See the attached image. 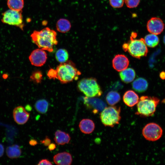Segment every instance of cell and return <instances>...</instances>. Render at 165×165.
<instances>
[{
    "mask_svg": "<svg viewBox=\"0 0 165 165\" xmlns=\"http://www.w3.org/2000/svg\"><path fill=\"white\" fill-rule=\"evenodd\" d=\"M56 32L48 27L40 31H34L31 35L32 42L39 48L49 52L53 51V47L58 43Z\"/></svg>",
    "mask_w": 165,
    "mask_h": 165,
    "instance_id": "1",
    "label": "cell"
},
{
    "mask_svg": "<svg viewBox=\"0 0 165 165\" xmlns=\"http://www.w3.org/2000/svg\"><path fill=\"white\" fill-rule=\"evenodd\" d=\"M58 79L62 83H67L77 80L81 74L75 64L71 61L61 63L56 69Z\"/></svg>",
    "mask_w": 165,
    "mask_h": 165,
    "instance_id": "2",
    "label": "cell"
},
{
    "mask_svg": "<svg viewBox=\"0 0 165 165\" xmlns=\"http://www.w3.org/2000/svg\"><path fill=\"white\" fill-rule=\"evenodd\" d=\"M135 33H132L130 40L128 43H124L123 46L125 51H127L133 57L140 59L141 57L146 56L148 49L144 38H134Z\"/></svg>",
    "mask_w": 165,
    "mask_h": 165,
    "instance_id": "3",
    "label": "cell"
},
{
    "mask_svg": "<svg viewBox=\"0 0 165 165\" xmlns=\"http://www.w3.org/2000/svg\"><path fill=\"white\" fill-rule=\"evenodd\" d=\"M160 100L155 97L142 96L137 103V112L136 114L145 117L153 115Z\"/></svg>",
    "mask_w": 165,
    "mask_h": 165,
    "instance_id": "4",
    "label": "cell"
},
{
    "mask_svg": "<svg viewBox=\"0 0 165 165\" xmlns=\"http://www.w3.org/2000/svg\"><path fill=\"white\" fill-rule=\"evenodd\" d=\"M77 86L79 90L87 97H99L102 93L96 79L93 78L82 79L78 82Z\"/></svg>",
    "mask_w": 165,
    "mask_h": 165,
    "instance_id": "5",
    "label": "cell"
},
{
    "mask_svg": "<svg viewBox=\"0 0 165 165\" xmlns=\"http://www.w3.org/2000/svg\"><path fill=\"white\" fill-rule=\"evenodd\" d=\"M120 112V107H105L100 114V118L105 126L112 127L119 123L121 118Z\"/></svg>",
    "mask_w": 165,
    "mask_h": 165,
    "instance_id": "6",
    "label": "cell"
},
{
    "mask_svg": "<svg viewBox=\"0 0 165 165\" xmlns=\"http://www.w3.org/2000/svg\"><path fill=\"white\" fill-rule=\"evenodd\" d=\"M1 21L3 23L16 26L23 30L24 23L22 11L9 9L2 14Z\"/></svg>",
    "mask_w": 165,
    "mask_h": 165,
    "instance_id": "7",
    "label": "cell"
},
{
    "mask_svg": "<svg viewBox=\"0 0 165 165\" xmlns=\"http://www.w3.org/2000/svg\"><path fill=\"white\" fill-rule=\"evenodd\" d=\"M142 134L147 140L155 141L161 137L163 134V130L161 127L157 124L150 123L144 127Z\"/></svg>",
    "mask_w": 165,
    "mask_h": 165,
    "instance_id": "8",
    "label": "cell"
},
{
    "mask_svg": "<svg viewBox=\"0 0 165 165\" xmlns=\"http://www.w3.org/2000/svg\"><path fill=\"white\" fill-rule=\"evenodd\" d=\"M47 57V54L45 50L39 48L33 50L30 54L29 59L32 65L40 67L45 64Z\"/></svg>",
    "mask_w": 165,
    "mask_h": 165,
    "instance_id": "9",
    "label": "cell"
},
{
    "mask_svg": "<svg viewBox=\"0 0 165 165\" xmlns=\"http://www.w3.org/2000/svg\"><path fill=\"white\" fill-rule=\"evenodd\" d=\"M147 28L150 33L158 35L161 34L164 28V24L160 18L153 17L147 22Z\"/></svg>",
    "mask_w": 165,
    "mask_h": 165,
    "instance_id": "10",
    "label": "cell"
},
{
    "mask_svg": "<svg viewBox=\"0 0 165 165\" xmlns=\"http://www.w3.org/2000/svg\"><path fill=\"white\" fill-rule=\"evenodd\" d=\"M83 100L86 106L89 108L93 109L94 113L103 110L106 106L103 101L97 98L86 97L83 98Z\"/></svg>",
    "mask_w": 165,
    "mask_h": 165,
    "instance_id": "11",
    "label": "cell"
},
{
    "mask_svg": "<svg viewBox=\"0 0 165 165\" xmlns=\"http://www.w3.org/2000/svg\"><path fill=\"white\" fill-rule=\"evenodd\" d=\"M13 117L14 121L19 124H23L28 120L30 116L24 108L19 106L15 108L13 112Z\"/></svg>",
    "mask_w": 165,
    "mask_h": 165,
    "instance_id": "12",
    "label": "cell"
},
{
    "mask_svg": "<svg viewBox=\"0 0 165 165\" xmlns=\"http://www.w3.org/2000/svg\"><path fill=\"white\" fill-rule=\"evenodd\" d=\"M112 66L115 69L120 72L127 68L129 61L128 58L123 54H117L115 56L112 61Z\"/></svg>",
    "mask_w": 165,
    "mask_h": 165,
    "instance_id": "13",
    "label": "cell"
},
{
    "mask_svg": "<svg viewBox=\"0 0 165 165\" xmlns=\"http://www.w3.org/2000/svg\"><path fill=\"white\" fill-rule=\"evenodd\" d=\"M72 160L71 155L67 152L57 153L53 157V161L57 165H70Z\"/></svg>",
    "mask_w": 165,
    "mask_h": 165,
    "instance_id": "14",
    "label": "cell"
},
{
    "mask_svg": "<svg viewBox=\"0 0 165 165\" xmlns=\"http://www.w3.org/2000/svg\"><path fill=\"white\" fill-rule=\"evenodd\" d=\"M123 99L127 105L132 107L137 104L139 99L138 95L134 91L129 90L124 93Z\"/></svg>",
    "mask_w": 165,
    "mask_h": 165,
    "instance_id": "15",
    "label": "cell"
},
{
    "mask_svg": "<svg viewBox=\"0 0 165 165\" xmlns=\"http://www.w3.org/2000/svg\"><path fill=\"white\" fill-rule=\"evenodd\" d=\"M79 127L81 131L85 134L91 133L95 128L94 123L89 119H83L80 122Z\"/></svg>",
    "mask_w": 165,
    "mask_h": 165,
    "instance_id": "16",
    "label": "cell"
},
{
    "mask_svg": "<svg viewBox=\"0 0 165 165\" xmlns=\"http://www.w3.org/2000/svg\"><path fill=\"white\" fill-rule=\"evenodd\" d=\"M119 75L121 80L126 83L133 81L135 77L134 70L131 68H127L120 71Z\"/></svg>",
    "mask_w": 165,
    "mask_h": 165,
    "instance_id": "17",
    "label": "cell"
},
{
    "mask_svg": "<svg viewBox=\"0 0 165 165\" xmlns=\"http://www.w3.org/2000/svg\"><path fill=\"white\" fill-rule=\"evenodd\" d=\"M147 80L142 78H138L134 80L132 83L133 88L136 91L141 93L145 91L148 87Z\"/></svg>",
    "mask_w": 165,
    "mask_h": 165,
    "instance_id": "18",
    "label": "cell"
},
{
    "mask_svg": "<svg viewBox=\"0 0 165 165\" xmlns=\"http://www.w3.org/2000/svg\"><path fill=\"white\" fill-rule=\"evenodd\" d=\"M54 141L58 145H64L68 144L71 139V137L68 134L60 130L56 131Z\"/></svg>",
    "mask_w": 165,
    "mask_h": 165,
    "instance_id": "19",
    "label": "cell"
},
{
    "mask_svg": "<svg viewBox=\"0 0 165 165\" xmlns=\"http://www.w3.org/2000/svg\"><path fill=\"white\" fill-rule=\"evenodd\" d=\"M6 152L8 157L11 159H15L20 157L21 153V150L18 145H14L7 147Z\"/></svg>",
    "mask_w": 165,
    "mask_h": 165,
    "instance_id": "20",
    "label": "cell"
},
{
    "mask_svg": "<svg viewBox=\"0 0 165 165\" xmlns=\"http://www.w3.org/2000/svg\"><path fill=\"white\" fill-rule=\"evenodd\" d=\"M71 24L69 21L65 19H60L57 21L56 28L60 32L65 33L71 29Z\"/></svg>",
    "mask_w": 165,
    "mask_h": 165,
    "instance_id": "21",
    "label": "cell"
},
{
    "mask_svg": "<svg viewBox=\"0 0 165 165\" xmlns=\"http://www.w3.org/2000/svg\"><path fill=\"white\" fill-rule=\"evenodd\" d=\"M144 39L146 46L151 48L156 47L159 42V39L157 35L152 33L145 36Z\"/></svg>",
    "mask_w": 165,
    "mask_h": 165,
    "instance_id": "22",
    "label": "cell"
},
{
    "mask_svg": "<svg viewBox=\"0 0 165 165\" xmlns=\"http://www.w3.org/2000/svg\"><path fill=\"white\" fill-rule=\"evenodd\" d=\"M120 96L119 94L115 91H111L107 94L106 99L108 104L111 105H113L120 100Z\"/></svg>",
    "mask_w": 165,
    "mask_h": 165,
    "instance_id": "23",
    "label": "cell"
},
{
    "mask_svg": "<svg viewBox=\"0 0 165 165\" xmlns=\"http://www.w3.org/2000/svg\"><path fill=\"white\" fill-rule=\"evenodd\" d=\"M49 103L45 99H41L38 100L35 103V108L38 112L44 114L46 113L48 109Z\"/></svg>",
    "mask_w": 165,
    "mask_h": 165,
    "instance_id": "24",
    "label": "cell"
},
{
    "mask_svg": "<svg viewBox=\"0 0 165 165\" xmlns=\"http://www.w3.org/2000/svg\"><path fill=\"white\" fill-rule=\"evenodd\" d=\"M7 4L10 9L22 11L24 6V0H8Z\"/></svg>",
    "mask_w": 165,
    "mask_h": 165,
    "instance_id": "25",
    "label": "cell"
},
{
    "mask_svg": "<svg viewBox=\"0 0 165 165\" xmlns=\"http://www.w3.org/2000/svg\"><path fill=\"white\" fill-rule=\"evenodd\" d=\"M68 57L69 55L68 51L63 49L58 50L55 54V57L57 60L61 63L67 61Z\"/></svg>",
    "mask_w": 165,
    "mask_h": 165,
    "instance_id": "26",
    "label": "cell"
},
{
    "mask_svg": "<svg viewBox=\"0 0 165 165\" xmlns=\"http://www.w3.org/2000/svg\"><path fill=\"white\" fill-rule=\"evenodd\" d=\"M30 79L35 83H38L41 82L42 79V74L39 70L34 71L30 77Z\"/></svg>",
    "mask_w": 165,
    "mask_h": 165,
    "instance_id": "27",
    "label": "cell"
},
{
    "mask_svg": "<svg viewBox=\"0 0 165 165\" xmlns=\"http://www.w3.org/2000/svg\"><path fill=\"white\" fill-rule=\"evenodd\" d=\"M140 0H124L125 3L129 8H132L137 7Z\"/></svg>",
    "mask_w": 165,
    "mask_h": 165,
    "instance_id": "28",
    "label": "cell"
},
{
    "mask_svg": "<svg viewBox=\"0 0 165 165\" xmlns=\"http://www.w3.org/2000/svg\"><path fill=\"white\" fill-rule=\"evenodd\" d=\"M111 6L114 8H120L124 4V0H109Z\"/></svg>",
    "mask_w": 165,
    "mask_h": 165,
    "instance_id": "29",
    "label": "cell"
},
{
    "mask_svg": "<svg viewBox=\"0 0 165 165\" xmlns=\"http://www.w3.org/2000/svg\"><path fill=\"white\" fill-rule=\"evenodd\" d=\"M47 75L50 79H57V73L56 69H50L48 71Z\"/></svg>",
    "mask_w": 165,
    "mask_h": 165,
    "instance_id": "30",
    "label": "cell"
},
{
    "mask_svg": "<svg viewBox=\"0 0 165 165\" xmlns=\"http://www.w3.org/2000/svg\"><path fill=\"white\" fill-rule=\"evenodd\" d=\"M41 143L45 146H48L51 143V140L47 137L41 141Z\"/></svg>",
    "mask_w": 165,
    "mask_h": 165,
    "instance_id": "31",
    "label": "cell"
},
{
    "mask_svg": "<svg viewBox=\"0 0 165 165\" xmlns=\"http://www.w3.org/2000/svg\"><path fill=\"white\" fill-rule=\"evenodd\" d=\"M38 165H52V163L47 159H43L40 160Z\"/></svg>",
    "mask_w": 165,
    "mask_h": 165,
    "instance_id": "32",
    "label": "cell"
},
{
    "mask_svg": "<svg viewBox=\"0 0 165 165\" xmlns=\"http://www.w3.org/2000/svg\"><path fill=\"white\" fill-rule=\"evenodd\" d=\"M48 148L50 151L54 150L56 148V145L54 143H50L48 146Z\"/></svg>",
    "mask_w": 165,
    "mask_h": 165,
    "instance_id": "33",
    "label": "cell"
},
{
    "mask_svg": "<svg viewBox=\"0 0 165 165\" xmlns=\"http://www.w3.org/2000/svg\"><path fill=\"white\" fill-rule=\"evenodd\" d=\"M29 144L31 146H35L38 144V142L35 139H31L29 141Z\"/></svg>",
    "mask_w": 165,
    "mask_h": 165,
    "instance_id": "34",
    "label": "cell"
},
{
    "mask_svg": "<svg viewBox=\"0 0 165 165\" xmlns=\"http://www.w3.org/2000/svg\"><path fill=\"white\" fill-rule=\"evenodd\" d=\"M4 152V148L3 145L0 144V157L3 155Z\"/></svg>",
    "mask_w": 165,
    "mask_h": 165,
    "instance_id": "35",
    "label": "cell"
},
{
    "mask_svg": "<svg viewBox=\"0 0 165 165\" xmlns=\"http://www.w3.org/2000/svg\"><path fill=\"white\" fill-rule=\"evenodd\" d=\"M160 77L161 79H165V72L164 71L161 72L160 74Z\"/></svg>",
    "mask_w": 165,
    "mask_h": 165,
    "instance_id": "36",
    "label": "cell"
},
{
    "mask_svg": "<svg viewBox=\"0 0 165 165\" xmlns=\"http://www.w3.org/2000/svg\"><path fill=\"white\" fill-rule=\"evenodd\" d=\"M25 109L28 111H30L31 110V107L29 105H26L25 107Z\"/></svg>",
    "mask_w": 165,
    "mask_h": 165,
    "instance_id": "37",
    "label": "cell"
},
{
    "mask_svg": "<svg viewBox=\"0 0 165 165\" xmlns=\"http://www.w3.org/2000/svg\"><path fill=\"white\" fill-rule=\"evenodd\" d=\"M163 42H164V44H165V35H164L163 37Z\"/></svg>",
    "mask_w": 165,
    "mask_h": 165,
    "instance_id": "38",
    "label": "cell"
}]
</instances>
